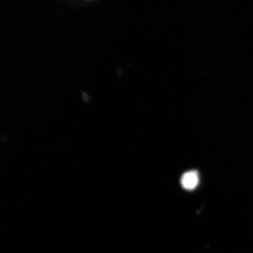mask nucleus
Wrapping results in <instances>:
<instances>
[{
    "label": "nucleus",
    "instance_id": "1",
    "mask_svg": "<svg viewBox=\"0 0 253 253\" xmlns=\"http://www.w3.org/2000/svg\"><path fill=\"white\" fill-rule=\"evenodd\" d=\"M199 182V173L192 170L184 173L181 178V184L184 189L192 191L197 187Z\"/></svg>",
    "mask_w": 253,
    "mask_h": 253
}]
</instances>
